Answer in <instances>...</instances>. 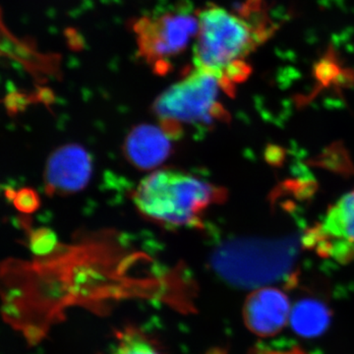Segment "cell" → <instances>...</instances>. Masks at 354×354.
<instances>
[{
	"label": "cell",
	"instance_id": "obj_1",
	"mask_svg": "<svg viewBox=\"0 0 354 354\" xmlns=\"http://www.w3.org/2000/svg\"><path fill=\"white\" fill-rule=\"evenodd\" d=\"M198 32L193 44L195 68L218 78L223 92L248 78L246 58L269 39L274 27L261 9V0H247L239 12L211 6L198 13Z\"/></svg>",
	"mask_w": 354,
	"mask_h": 354
},
{
	"label": "cell",
	"instance_id": "obj_2",
	"mask_svg": "<svg viewBox=\"0 0 354 354\" xmlns=\"http://www.w3.org/2000/svg\"><path fill=\"white\" fill-rule=\"evenodd\" d=\"M225 198V191L213 184L171 169L146 176L134 193L143 215L171 227H198L205 209Z\"/></svg>",
	"mask_w": 354,
	"mask_h": 354
},
{
	"label": "cell",
	"instance_id": "obj_3",
	"mask_svg": "<svg viewBox=\"0 0 354 354\" xmlns=\"http://www.w3.org/2000/svg\"><path fill=\"white\" fill-rule=\"evenodd\" d=\"M295 251L290 241L237 239L218 247L212 265L230 285L260 288L288 276L295 263Z\"/></svg>",
	"mask_w": 354,
	"mask_h": 354
},
{
	"label": "cell",
	"instance_id": "obj_4",
	"mask_svg": "<svg viewBox=\"0 0 354 354\" xmlns=\"http://www.w3.org/2000/svg\"><path fill=\"white\" fill-rule=\"evenodd\" d=\"M223 91L215 76L195 68L158 95L153 111L165 127L212 123L225 114L220 102Z\"/></svg>",
	"mask_w": 354,
	"mask_h": 354
},
{
	"label": "cell",
	"instance_id": "obj_5",
	"mask_svg": "<svg viewBox=\"0 0 354 354\" xmlns=\"http://www.w3.org/2000/svg\"><path fill=\"white\" fill-rule=\"evenodd\" d=\"M198 25V14L188 8L141 18L134 25L140 55L158 71H165L167 64L196 38Z\"/></svg>",
	"mask_w": 354,
	"mask_h": 354
},
{
	"label": "cell",
	"instance_id": "obj_6",
	"mask_svg": "<svg viewBox=\"0 0 354 354\" xmlns=\"http://www.w3.org/2000/svg\"><path fill=\"white\" fill-rule=\"evenodd\" d=\"M307 243L339 262L354 258V190L330 207L324 221L310 232Z\"/></svg>",
	"mask_w": 354,
	"mask_h": 354
},
{
	"label": "cell",
	"instance_id": "obj_7",
	"mask_svg": "<svg viewBox=\"0 0 354 354\" xmlns=\"http://www.w3.org/2000/svg\"><path fill=\"white\" fill-rule=\"evenodd\" d=\"M291 307L288 297L271 286L254 290L244 305L247 327L259 335H272L283 329L290 320Z\"/></svg>",
	"mask_w": 354,
	"mask_h": 354
},
{
	"label": "cell",
	"instance_id": "obj_8",
	"mask_svg": "<svg viewBox=\"0 0 354 354\" xmlns=\"http://www.w3.org/2000/svg\"><path fill=\"white\" fill-rule=\"evenodd\" d=\"M92 174V160L78 145H67L55 151L46 165L48 188L58 193H73L86 187Z\"/></svg>",
	"mask_w": 354,
	"mask_h": 354
},
{
	"label": "cell",
	"instance_id": "obj_9",
	"mask_svg": "<svg viewBox=\"0 0 354 354\" xmlns=\"http://www.w3.org/2000/svg\"><path fill=\"white\" fill-rule=\"evenodd\" d=\"M125 151L133 165L140 169H150L162 165L169 157L171 140L165 129L141 125L128 135Z\"/></svg>",
	"mask_w": 354,
	"mask_h": 354
},
{
	"label": "cell",
	"instance_id": "obj_10",
	"mask_svg": "<svg viewBox=\"0 0 354 354\" xmlns=\"http://www.w3.org/2000/svg\"><path fill=\"white\" fill-rule=\"evenodd\" d=\"M290 320L297 334L314 337L327 329L330 323V312L318 300L304 299L291 309Z\"/></svg>",
	"mask_w": 354,
	"mask_h": 354
},
{
	"label": "cell",
	"instance_id": "obj_11",
	"mask_svg": "<svg viewBox=\"0 0 354 354\" xmlns=\"http://www.w3.org/2000/svg\"><path fill=\"white\" fill-rule=\"evenodd\" d=\"M111 354H160L148 339L138 335L123 337Z\"/></svg>",
	"mask_w": 354,
	"mask_h": 354
}]
</instances>
